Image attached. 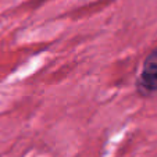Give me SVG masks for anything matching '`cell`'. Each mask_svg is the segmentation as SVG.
Segmentation results:
<instances>
[{
    "label": "cell",
    "mask_w": 157,
    "mask_h": 157,
    "mask_svg": "<svg viewBox=\"0 0 157 157\" xmlns=\"http://www.w3.org/2000/svg\"><path fill=\"white\" fill-rule=\"evenodd\" d=\"M136 85L138 90L143 96H149L157 92V49L151 52L143 61V67Z\"/></svg>",
    "instance_id": "1"
}]
</instances>
